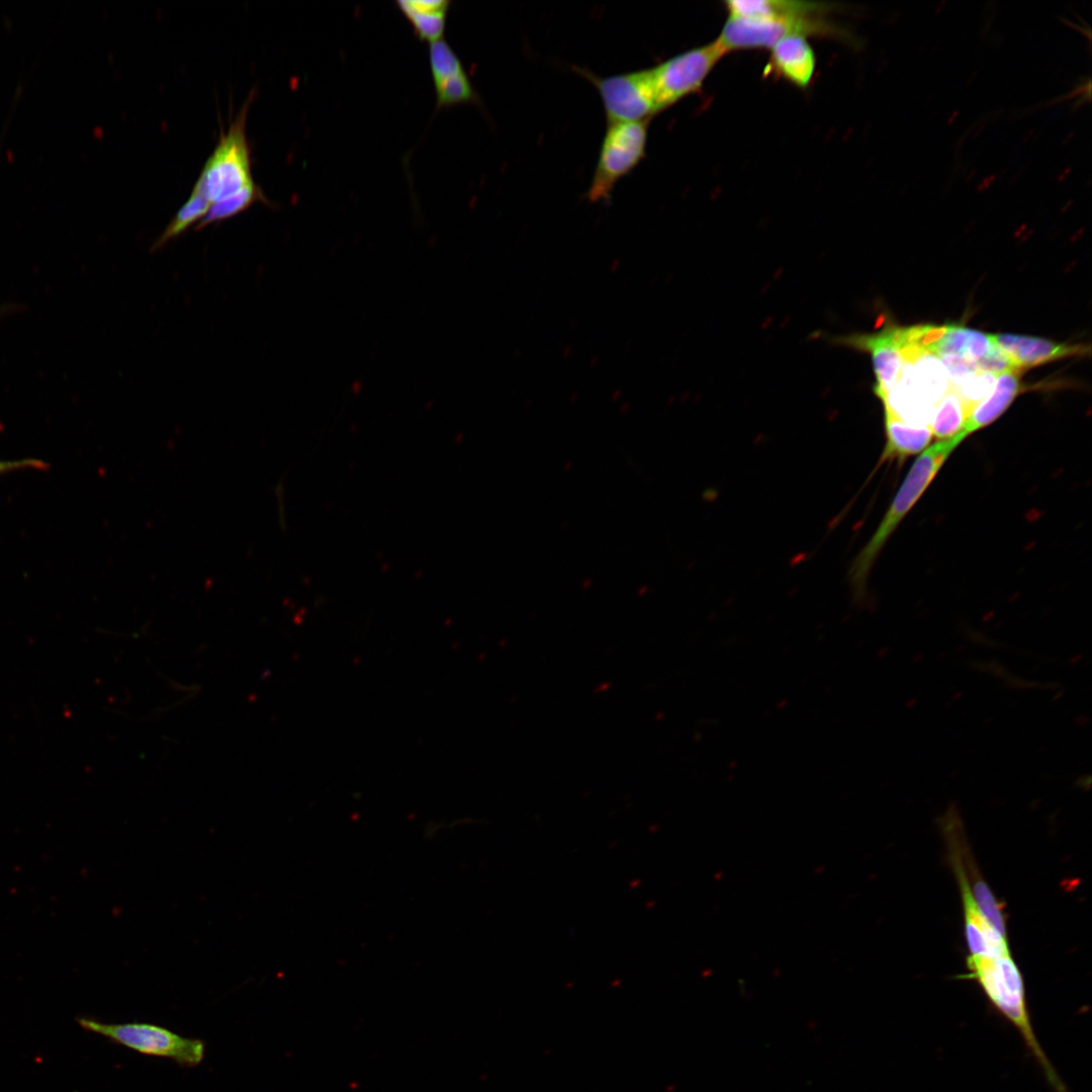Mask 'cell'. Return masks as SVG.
Instances as JSON below:
<instances>
[{
	"instance_id": "10",
	"label": "cell",
	"mask_w": 1092,
	"mask_h": 1092,
	"mask_svg": "<svg viewBox=\"0 0 1092 1092\" xmlns=\"http://www.w3.org/2000/svg\"><path fill=\"white\" fill-rule=\"evenodd\" d=\"M941 826L943 833L951 838L958 848L971 894L980 913L992 927L1006 936L1004 907L996 899L988 884L978 872L963 835L962 821L953 819Z\"/></svg>"
},
{
	"instance_id": "6",
	"label": "cell",
	"mask_w": 1092,
	"mask_h": 1092,
	"mask_svg": "<svg viewBox=\"0 0 1092 1092\" xmlns=\"http://www.w3.org/2000/svg\"><path fill=\"white\" fill-rule=\"evenodd\" d=\"M650 120L609 122L586 197L609 200L617 182L645 158Z\"/></svg>"
},
{
	"instance_id": "5",
	"label": "cell",
	"mask_w": 1092,
	"mask_h": 1092,
	"mask_svg": "<svg viewBox=\"0 0 1092 1092\" xmlns=\"http://www.w3.org/2000/svg\"><path fill=\"white\" fill-rule=\"evenodd\" d=\"M86 1031L139 1054L166 1058L180 1067L198 1066L205 1057V1042L186 1037L164 1026L148 1022L105 1023L92 1017L76 1018Z\"/></svg>"
},
{
	"instance_id": "13",
	"label": "cell",
	"mask_w": 1092,
	"mask_h": 1092,
	"mask_svg": "<svg viewBox=\"0 0 1092 1092\" xmlns=\"http://www.w3.org/2000/svg\"><path fill=\"white\" fill-rule=\"evenodd\" d=\"M993 339L1018 370L1074 355H1082L1087 350L1082 345L1063 344L1022 335L999 334L993 335Z\"/></svg>"
},
{
	"instance_id": "14",
	"label": "cell",
	"mask_w": 1092,
	"mask_h": 1092,
	"mask_svg": "<svg viewBox=\"0 0 1092 1092\" xmlns=\"http://www.w3.org/2000/svg\"><path fill=\"white\" fill-rule=\"evenodd\" d=\"M995 346L993 335L963 326L946 325L926 352L937 359L942 357L962 359L980 371L979 364Z\"/></svg>"
},
{
	"instance_id": "11",
	"label": "cell",
	"mask_w": 1092,
	"mask_h": 1092,
	"mask_svg": "<svg viewBox=\"0 0 1092 1092\" xmlns=\"http://www.w3.org/2000/svg\"><path fill=\"white\" fill-rule=\"evenodd\" d=\"M963 900L965 935L972 957H997L1010 952L1006 936L1000 934L980 913L971 894L965 871L954 866Z\"/></svg>"
},
{
	"instance_id": "19",
	"label": "cell",
	"mask_w": 1092,
	"mask_h": 1092,
	"mask_svg": "<svg viewBox=\"0 0 1092 1092\" xmlns=\"http://www.w3.org/2000/svg\"><path fill=\"white\" fill-rule=\"evenodd\" d=\"M209 206L210 202L207 198L193 187L188 199L182 204L170 222L166 225L165 230L153 243L151 252H157L163 249L169 242L180 237L190 226L194 225V223L197 224L204 217Z\"/></svg>"
},
{
	"instance_id": "22",
	"label": "cell",
	"mask_w": 1092,
	"mask_h": 1092,
	"mask_svg": "<svg viewBox=\"0 0 1092 1092\" xmlns=\"http://www.w3.org/2000/svg\"><path fill=\"white\" fill-rule=\"evenodd\" d=\"M429 62L433 82L464 71L460 59L450 44L443 38L430 43Z\"/></svg>"
},
{
	"instance_id": "18",
	"label": "cell",
	"mask_w": 1092,
	"mask_h": 1092,
	"mask_svg": "<svg viewBox=\"0 0 1092 1092\" xmlns=\"http://www.w3.org/2000/svg\"><path fill=\"white\" fill-rule=\"evenodd\" d=\"M971 413L970 406L949 387L935 407L930 429L938 441L947 440L959 434Z\"/></svg>"
},
{
	"instance_id": "17",
	"label": "cell",
	"mask_w": 1092,
	"mask_h": 1092,
	"mask_svg": "<svg viewBox=\"0 0 1092 1092\" xmlns=\"http://www.w3.org/2000/svg\"><path fill=\"white\" fill-rule=\"evenodd\" d=\"M396 4L412 23L420 39L431 43L442 38L450 1L400 0Z\"/></svg>"
},
{
	"instance_id": "16",
	"label": "cell",
	"mask_w": 1092,
	"mask_h": 1092,
	"mask_svg": "<svg viewBox=\"0 0 1092 1092\" xmlns=\"http://www.w3.org/2000/svg\"><path fill=\"white\" fill-rule=\"evenodd\" d=\"M1019 370H1008L996 377L991 392L971 411L960 432L967 439L995 422L1021 391Z\"/></svg>"
},
{
	"instance_id": "20",
	"label": "cell",
	"mask_w": 1092,
	"mask_h": 1092,
	"mask_svg": "<svg viewBox=\"0 0 1092 1092\" xmlns=\"http://www.w3.org/2000/svg\"><path fill=\"white\" fill-rule=\"evenodd\" d=\"M256 202L269 204L260 186L253 181L238 193L210 204L204 217L195 225V230H202L211 223L232 218Z\"/></svg>"
},
{
	"instance_id": "7",
	"label": "cell",
	"mask_w": 1092,
	"mask_h": 1092,
	"mask_svg": "<svg viewBox=\"0 0 1092 1092\" xmlns=\"http://www.w3.org/2000/svg\"><path fill=\"white\" fill-rule=\"evenodd\" d=\"M573 70L598 90L608 123L651 120L660 112L649 68L607 77L576 66Z\"/></svg>"
},
{
	"instance_id": "2",
	"label": "cell",
	"mask_w": 1092,
	"mask_h": 1092,
	"mask_svg": "<svg viewBox=\"0 0 1092 1092\" xmlns=\"http://www.w3.org/2000/svg\"><path fill=\"white\" fill-rule=\"evenodd\" d=\"M964 440L965 437L959 433L947 440L937 441L915 460L879 527L852 563L849 576L857 598L863 597L870 572L893 532Z\"/></svg>"
},
{
	"instance_id": "15",
	"label": "cell",
	"mask_w": 1092,
	"mask_h": 1092,
	"mask_svg": "<svg viewBox=\"0 0 1092 1092\" xmlns=\"http://www.w3.org/2000/svg\"><path fill=\"white\" fill-rule=\"evenodd\" d=\"M883 407L886 444L879 465L892 461L903 462L928 447L933 437L930 426L908 423L890 408Z\"/></svg>"
},
{
	"instance_id": "12",
	"label": "cell",
	"mask_w": 1092,
	"mask_h": 1092,
	"mask_svg": "<svg viewBox=\"0 0 1092 1092\" xmlns=\"http://www.w3.org/2000/svg\"><path fill=\"white\" fill-rule=\"evenodd\" d=\"M815 71L816 56L807 37L791 35L770 49L765 73L782 78L800 89H806Z\"/></svg>"
},
{
	"instance_id": "8",
	"label": "cell",
	"mask_w": 1092,
	"mask_h": 1092,
	"mask_svg": "<svg viewBox=\"0 0 1092 1092\" xmlns=\"http://www.w3.org/2000/svg\"><path fill=\"white\" fill-rule=\"evenodd\" d=\"M724 55L715 39L649 68L660 112L699 91Z\"/></svg>"
},
{
	"instance_id": "23",
	"label": "cell",
	"mask_w": 1092,
	"mask_h": 1092,
	"mask_svg": "<svg viewBox=\"0 0 1092 1092\" xmlns=\"http://www.w3.org/2000/svg\"><path fill=\"white\" fill-rule=\"evenodd\" d=\"M48 467L49 465L46 462L32 458L20 460H0V474L25 468L44 470Z\"/></svg>"
},
{
	"instance_id": "1",
	"label": "cell",
	"mask_w": 1092,
	"mask_h": 1092,
	"mask_svg": "<svg viewBox=\"0 0 1092 1092\" xmlns=\"http://www.w3.org/2000/svg\"><path fill=\"white\" fill-rule=\"evenodd\" d=\"M833 3L797 0H753L755 19L728 17L716 40L725 53L771 49L791 35L848 38L847 32L827 17Z\"/></svg>"
},
{
	"instance_id": "9",
	"label": "cell",
	"mask_w": 1092,
	"mask_h": 1092,
	"mask_svg": "<svg viewBox=\"0 0 1092 1092\" xmlns=\"http://www.w3.org/2000/svg\"><path fill=\"white\" fill-rule=\"evenodd\" d=\"M901 328L888 325L871 334H852L835 340L839 345L868 352L873 361L876 383L874 392L884 398L898 382L904 359L901 351Z\"/></svg>"
},
{
	"instance_id": "21",
	"label": "cell",
	"mask_w": 1092,
	"mask_h": 1092,
	"mask_svg": "<svg viewBox=\"0 0 1092 1092\" xmlns=\"http://www.w3.org/2000/svg\"><path fill=\"white\" fill-rule=\"evenodd\" d=\"M434 86L438 107L478 102V95L465 70L434 82Z\"/></svg>"
},
{
	"instance_id": "3",
	"label": "cell",
	"mask_w": 1092,
	"mask_h": 1092,
	"mask_svg": "<svg viewBox=\"0 0 1092 1092\" xmlns=\"http://www.w3.org/2000/svg\"><path fill=\"white\" fill-rule=\"evenodd\" d=\"M967 966L969 977L978 981L994 1006L1020 1031L1055 1088L1060 1092L1064 1091L1031 1028L1022 976L1011 953L997 957L969 956Z\"/></svg>"
},
{
	"instance_id": "4",
	"label": "cell",
	"mask_w": 1092,
	"mask_h": 1092,
	"mask_svg": "<svg viewBox=\"0 0 1092 1092\" xmlns=\"http://www.w3.org/2000/svg\"><path fill=\"white\" fill-rule=\"evenodd\" d=\"M253 97L252 92L226 131H221L216 147L193 185L210 204L238 193L254 181L246 135L247 115Z\"/></svg>"
}]
</instances>
